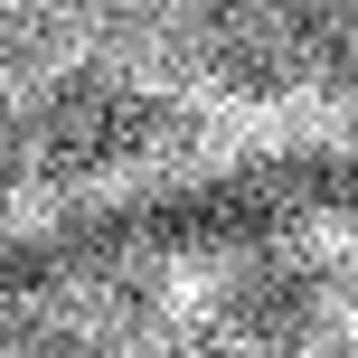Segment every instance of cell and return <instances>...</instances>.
I'll return each mask as SVG.
<instances>
[{
    "label": "cell",
    "instance_id": "1",
    "mask_svg": "<svg viewBox=\"0 0 358 358\" xmlns=\"http://www.w3.org/2000/svg\"><path fill=\"white\" fill-rule=\"evenodd\" d=\"M349 198H358V142L292 151V161H264V170H217V179H198V189H142V198H123V208L66 217V227L0 236V302H10V292H38V283H76V273L132 264V255H161V245L273 227V217H302V208H349Z\"/></svg>",
    "mask_w": 358,
    "mask_h": 358
}]
</instances>
